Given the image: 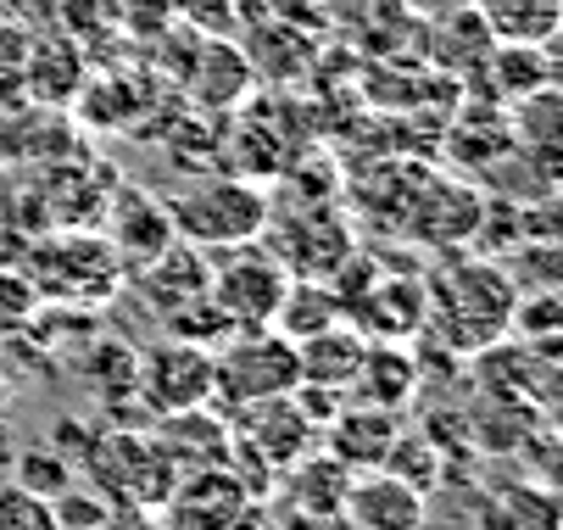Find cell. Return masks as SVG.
Masks as SVG:
<instances>
[{
    "label": "cell",
    "instance_id": "obj_22",
    "mask_svg": "<svg viewBox=\"0 0 563 530\" xmlns=\"http://www.w3.org/2000/svg\"><path fill=\"white\" fill-rule=\"evenodd\" d=\"M12 481H18L23 492L56 503V497L73 492V459H67V452H56V446H23L18 464H12Z\"/></svg>",
    "mask_w": 563,
    "mask_h": 530
},
{
    "label": "cell",
    "instance_id": "obj_2",
    "mask_svg": "<svg viewBox=\"0 0 563 530\" xmlns=\"http://www.w3.org/2000/svg\"><path fill=\"white\" fill-rule=\"evenodd\" d=\"M514 301L519 290L497 263H463L452 274L424 279V319H435V330L457 352H492L508 335Z\"/></svg>",
    "mask_w": 563,
    "mask_h": 530
},
{
    "label": "cell",
    "instance_id": "obj_17",
    "mask_svg": "<svg viewBox=\"0 0 563 530\" xmlns=\"http://www.w3.org/2000/svg\"><path fill=\"white\" fill-rule=\"evenodd\" d=\"M330 324H346V308H341L335 285H330V279H290L268 330H279V335L296 346V341H307V335H324Z\"/></svg>",
    "mask_w": 563,
    "mask_h": 530
},
{
    "label": "cell",
    "instance_id": "obj_6",
    "mask_svg": "<svg viewBox=\"0 0 563 530\" xmlns=\"http://www.w3.org/2000/svg\"><path fill=\"white\" fill-rule=\"evenodd\" d=\"M290 274L285 263L252 241V246H229V252H212V279H207V296L223 308V319L234 330H268L274 313H279V296H285Z\"/></svg>",
    "mask_w": 563,
    "mask_h": 530
},
{
    "label": "cell",
    "instance_id": "obj_23",
    "mask_svg": "<svg viewBox=\"0 0 563 530\" xmlns=\"http://www.w3.org/2000/svg\"><path fill=\"white\" fill-rule=\"evenodd\" d=\"M163 324H168V335H174V341H190V346H207V352H218L229 335H240V330L223 319V308H218L212 296L185 301V308H179V313H168Z\"/></svg>",
    "mask_w": 563,
    "mask_h": 530
},
{
    "label": "cell",
    "instance_id": "obj_18",
    "mask_svg": "<svg viewBox=\"0 0 563 530\" xmlns=\"http://www.w3.org/2000/svg\"><path fill=\"white\" fill-rule=\"evenodd\" d=\"M479 7L503 45H552L558 34V0H479Z\"/></svg>",
    "mask_w": 563,
    "mask_h": 530
},
{
    "label": "cell",
    "instance_id": "obj_7",
    "mask_svg": "<svg viewBox=\"0 0 563 530\" xmlns=\"http://www.w3.org/2000/svg\"><path fill=\"white\" fill-rule=\"evenodd\" d=\"M212 402V352L190 341H156L134 357V408H145L156 424L207 408Z\"/></svg>",
    "mask_w": 563,
    "mask_h": 530
},
{
    "label": "cell",
    "instance_id": "obj_25",
    "mask_svg": "<svg viewBox=\"0 0 563 530\" xmlns=\"http://www.w3.org/2000/svg\"><path fill=\"white\" fill-rule=\"evenodd\" d=\"M0 530H62L56 503L23 492L18 481H0Z\"/></svg>",
    "mask_w": 563,
    "mask_h": 530
},
{
    "label": "cell",
    "instance_id": "obj_19",
    "mask_svg": "<svg viewBox=\"0 0 563 530\" xmlns=\"http://www.w3.org/2000/svg\"><path fill=\"white\" fill-rule=\"evenodd\" d=\"M134 346L129 341H112V335H101L96 346H85L78 352V368H85V380L96 386V397L107 402V408H118V402H134Z\"/></svg>",
    "mask_w": 563,
    "mask_h": 530
},
{
    "label": "cell",
    "instance_id": "obj_16",
    "mask_svg": "<svg viewBox=\"0 0 563 530\" xmlns=\"http://www.w3.org/2000/svg\"><path fill=\"white\" fill-rule=\"evenodd\" d=\"M363 330L346 319V324H330L324 335H307L296 341V363H301V386H324V391H352L357 380V363H363Z\"/></svg>",
    "mask_w": 563,
    "mask_h": 530
},
{
    "label": "cell",
    "instance_id": "obj_5",
    "mask_svg": "<svg viewBox=\"0 0 563 530\" xmlns=\"http://www.w3.org/2000/svg\"><path fill=\"white\" fill-rule=\"evenodd\" d=\"M90 475L101 481V492L118 503H134V508H168V497L179 492L185 470L168 459V446L156 435H140V430H107L90 441L85 452Z\"/></svg>",
    "mask_w": 563,
    "mask_h": 530
},
{
    "label": "cell",
    "instance_id": "obj_21",
    "mask_svg": "<svg viewBox=\"0 0 563 530\" xmlns=\"http://www.w3.org/2000/svg\"><path fill=\"white\" fill-rule=\"evenodd\" d=\"M492 73H497V90L519 96V101L552 90V56H547V45H497Z\"/></svg>",
    "mask_w": 563,
    "mask_h": 530
},
{
    "label": "cell",
    "instance_id": "obj_24",
    "mask_svg": "<svg viewBox=\"0 0 563 530\" xmlns=\"http://www.w3.org/2000/svg\"><path fill=\"white\" fill-rule=\"evenodd\" d=\"M40 290L29 285V274L18 263H0V341H12V335H29L34 319H40Z\"/></svg>",
    "mask_w": 563,
    "mask_h": 530
},
{
    "label": "cell",
    "instance_id": "obj_27",
    "mask_svg": "<svg viewBox=\"0 0 563 530\" xmlns=\"http://www.w3.org/2000/svg\"><path fill=\"white\" fill-rule=\"evenodd\" d=\"M318 530H357L352 519H341V514H330V519H318Z\"/></svg>",
    "mask_w": 563,
    "mask_h": 530
},
{
    "label": "cell",
    "instance_id": "obj_11",
    "mask_svg": "<svg viewBox=\"0 0 563 530\" xmlns=\"http://www.w3.org/2000/svg\"><path fill=\"white\" fill-rule=\"evenodd\" d=\"M341 519H352L357 530H424L430 497L413 492L408 481H396L390 470H363L346 481Z\"/></svg>",
    "mask_w": 563,
    "mask_h": 530
},
{
    "label": "cell",
    "instance_id": "obj_10",
    "mask_svg": "<svg viewBox=\"0 0 563 530\" xmlns=\"http://www.w3.org/2000/svg\"><path fill=\"white\" fill-rule=\"evenodd\" d=\"M168 241H179V235H174V223H168L163 196H151V190H140V185H112V190H107V246L118 252L123 274H129L134 263L156 257Z\"/></svg>",
    "mask_w": 563,
    "mask_h": 530
},
{
    "label": "cell",
    "instance_id": "obj_3",
    "mask_svg": "<svg viewBox=\"0 0 563 530\" xmlns=\"http://www.w3.org/2000/svg\"><path fill=\"white\" fill-rule=\"evenodd\" d=\"M18 268L29 274V285L40 290L45 308H78V313L101 308L123 285V263L107 246V235H96V230L45 235L40 246H29V257Z\"/></svg>",
    "mask_w": 563,
    "mask_h": 530
},
{
    "label": "cell",
    "instance_id": "obj_26",
    "mask_svg": "<svg viewBox=\"0 0 563 530\" xmlns=\"http://www.w3.org/2000/svg\"><path fill=\"white\" fill-rule=\"evenodd\" d=\"M12 408V374H7V363H0V413Z\"/></svg>",
    "mask_w": 563,
    "mask_h": 530
},
{
    "label": "cell",
    "instance_id": "obj_1",
    "mask_svg": "<svg viewBox=\"0 0 563 530\" xmlns=\"http://www.w3.org/2000/svg\"><path fill=\"white\" fill-rule=\"evenodd\" d=\"M163 207H168L174 235L201 246L207 257L263 241V230L274 223V196L257 179H240V174H201L185 190H174Z\"/></svg>",
    "mask_w": 563,
    "mask_h": 530
},
{
    "label": "cell",
    "instance_id": "obj_20",
    "mask_svg": "<svg viewBox=\"0 0 563 530\" xmlns=\"http://www.w3.org/2000/svg\"><path fill=\"white\" fill-rule=\"evenodd\" d=\"M285 475H290V492H307V497H301V508H307L312 519L341 514V497H346V481H352V475L330 459V452H324V459H312V452H307V459H301V464H290Z\"/></svg>",
    "mask_w": 563,
    "mask_h": 530
},
{
    "label": "cell",
    "instance_id": "obj_13",
    "mask_svg": "<svg viewBox=\"0 0 563 530\" xmlns=\"http://www.w3.org/2000/svg\"><path fill=\"white\" fill-rule=\"evenodd\" d=\"M318 435H324V452H330L346 475H363V470H379V464H385V452L396 446L401 424H396V413L357 402V408H341Z\"/></svg>",
    "mask_w": 563,
    "mask_h": 530
},
{
    "label": "cell",
    "instance_id": "obj_8",
    "mask_svg": "<svg viewBox=\"0 0 563 530\" xmlns=\"http://www.w3.org/2000/svg\"><path fill=\"white\" fill-rule=\"evenodd\" d=\"M263 246L285 263L290 279H330L357 246H352V230L341 223V212L330 201L318 207H296L290 218H279V230L268 223L263 230Z\"/></svg>",
    "mask_w": 563,
    "mask_h": 530
},
{
    "label": "cell",
    "instance_id": "obj_9",
    "mask_svg": "<svg viewBox=\"0 0 563 530\" xmlns=\"http://www.w3.org/2000/svg\"><path fill=\"white\" fill-rule=\"evenodd\" d=\"M123 279L134 285V296L145 301V308H151L156 319H168V313H179V308H185V301L207 296L212 257H207L201 246H190V241H168L156 257L134 263Z\"/></svg>",
    "mask_w": 563,
    "mask_h": 530
},
{
    "label": "cell",
    "instance_id": "obj_12",
    "mask_svg": "<svg viewBox=\"0 0 563 530\" xmlns=\"http://www.w3.org/2000/svg\"><path fill=\"white\" fill-rule=\"evenodd\" d=\"M229 430H234V446L240 452H257L274 475H285L290 464H301L307 452H312V441H318V430L301 419V408L290 397L240 408V424H229Z\"/></svg>",
    "mask_w": 563,
    "mask_h": 530
},
{
    "label": "cell",
    "instance_id": "obj_4",
    "mask_svg": "<svg viewBox=\"0 0 563 530\" xmlns=\"http://www.w3.org/2000/svg\"><path fill=\"white\" fill-rule=\"evenodd\" d=\"M296 386H301V363L279 330H240L212 352V402H223V413L279 402Z\"/></svg>",
    "mask_w": 563,
    "mask_h": 530
},
{
    "label": "cell",
    "instance_id": "obj_14",
    "mask_svg": "<svg viewBox=\"0 0 563 530\" xmlns=\"http://www.w3.org/2000/svg\"><path fill=\"white\" fill-rule=\"evenodd\" d=\"M346 397H357L363 408H385V413L408 408L419 397V363L401 352V341H368Z\"/></svg>",
    "mask_w": 563,
    "mask_h": 530
},
{
    "label": "cell",
    "instance_id": "obj_15",
    "mask_svg": "<svg viewBox=\"0 0 563 530\" xmlns=\"http://www.w3.org/2000/svg\"><path fill=\"white\" fill-rule=\"evenodd\" d=\"M558 492L547 481H503L479 497L474 530H558Z\"/></svg>",
    "mask_w": 563,
    "mask_h": 530
}]
</instances>
